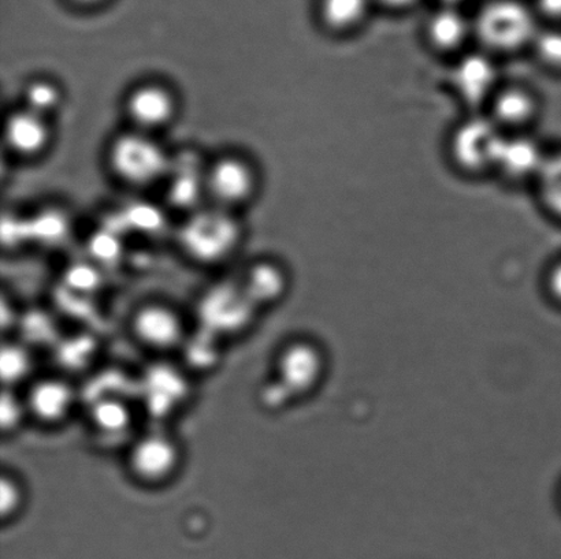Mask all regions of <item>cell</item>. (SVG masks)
I'll return each instance as SVG.
<instances>
[{
  "label": "cell",
  "instance_id": "7a4b0ae2",
  "mask_svg": "<svg viewBox=\"0 0 561 559\" xmlns=\"http://www.w3.org/2000/svg\"><path fill=\"white\" fill-rule=\"evenodd\" d=\"M504 131L486 113H467L449 130L445 152L456 172L481 178L492 174Z\"/></svg>",
  "mask_w": 561,
  "mask_h": 559
},
{
  "label": "cell",
  "instance_id": "8992f818",
  "mask_svg": "<svg viewBox=\"0 0 561 559\" xmlns=\"http://www.w3.org/2000/svg\"><path fill=\"white\" fill-rule=\"evenodd\" d=\"M240 238V229L230 211L213 207L191 218L183 230V244L197 261L217 263L232 254Z\"/></svg>",
  "mask_w": 561,
  "mask_h": 559
},
{
  "label": "cell",
  "instance_id": "4316f807",
  "mask_svg": "<svg viewBox=\"0 0 561 559\" xmlns=\"http://www.w3.org/2000/svg\"><path fill=\"white\" fill-rule=\"evenodd\" d=\"M546 288L549 298L561 304V259L549 266L546 273Z\"/></svg>",
  "mask_w": 561,
  "mask_h": 559
},
{
  "label": "cell",
  "instance_id": "7402d4cb",
  "mask_svg": "<svg viewBox=\"0 0 561 559\" xmlns=\"http://www.w3.org/2000/svg\"><path fill=\"white\" fill-rule=\"evenodd\" d=\"M24 107L32 109L33 113L43 115L48 118L55 109L62 104V91L53 81L36 80L32 81L24 91Z\"/></svg>",
  "mask_w": 561,
  "mask_h": 559
},
{
  "label": "cell",
  "instance_id": "44dd1931",
  "mask_svg": "<svg viewBox=\"0 0 561 559\" xmlns=\"http://www.w3.org/2000/svg\"><path fill=\"white\" fill-rule=\"evenodd\" d=\"M529 53L541 69L561 75V26L542 25Z\"/></svg>",
  "mask_w": 561,
  "mask_h": 559
},
{
  "label": "cell",
  "instance_id": "ac0fdd59",
  "mask_svg": "<svg viewBox=\"0 0 561 559\" xmlns=\"http://www.w3.org/2000/svg\"><path fill=\"white\" fill-rule=\"evenodd\" d=\"M289 283V273L283 266L276 261L262 260L250 266L240 287L257 308L277 304L288 293Z\"/></svg>",
  "mask_w": 561,
  "mask_h": 559
},
{
  "label": "cell",
  "instance_id": "ba28073f",
  "mask_svg": "<svg viewBox=\"0 0 561 559\" xmlns=\"http://www.w3.org/2000/svg\"><path fill=\"white\" fill-rule=\"evenodd\" d=\"M504 133H529L543 113V103L535 88L526 82L504 81L485 112Z\"/></svg>",
  "mask_w": 561,
  "mask_h": 559
},
{
  "label": "cell",
  "instance_id": "5b68a950",
  "mask_svg": "<svg viewBox=\"0 0 561 559\" xmlns=\"http://www.w3.org/2000/svg\"><path fill=\"white\" fill-rule=\"evenodd\" d=\"M327 370L323 349L308 339H296L279 350L274 364V381L290 399L305 398L321 385Z\"/></svg>",
  "mask_w": 561,
  "mask_h": 559
},
{
  "label": "cell",
  "instance_id": "5bb4252c",
  "mask_svg": "<svg viewBox=\"0 0 561 559\" xmlns=\"http://www.w3.org/2000/svg\"><path fill=\"white\" fill-rule=\"evenodd\" d=\"M179 112L178 97L159 82H146L130 91L126 98V114L136 130L153 135L168 128Z\"/></svg>",
  "mask_w": 561,
  "mask_h": 559
},
{
  "label": "cell",
  "instance_id": "603a6c76",
  "mask_svg": "<svg viewBox=\"0 0 561 559\" xmlns=\"http://www.w3.org/2000/svg\"><path fill=\"white\" fill-rule=\"evenodd\" d=\"M30 352L20 343H4L0 352V372L4 386L20 383L31 372Z\"/></svg>",
  "mask_w": 561,
  "mask_h": 559
},
{
  "label": "cell",
  "instance_id": "d4e9b609",
  "mask_svg": "<svg viewBox=\"0 0 561 559\" xmlns=\"http://www.w3.org/2000/svg\"><path fill=\"white\" fill-rule=\"evenodd\" d=\"M25 412H27L25 401L4 388L2 401H0V426H2L3 432L19 429Z\"/></svg>",
  "mask_w": 561,
  "mask_h": 559
},
{
  "label": "cell",
  "instance_id": "7c38bea8",
  "mask_svg": "<svg viewBox=\"0 0 561 559\" xmlns=\"http://www.w3.org/2000/svg\"><path fill=\"white\" fill-rule=\"evenodd\" d=\"M130 328L136 341L153 352H169L186 339L183 317L163 303L141 305L131 317Z\"/></svg>",
  "mask_w": 561,
  "mask_h": 559
},
{
  "label": "cell",
  "instance_id": "8fae6325",
  "mask_svg": "<svg viewBox=\"0 0 561 559\" xmlns=\"http://www.w3.org/2000/svg\"><path fill=\"white\" fill-rule=\"evenodd\" d=\"M181 464V451L172 436L152 432L131 446L128 465L130 474L145 485H163L172 479Z\"/></svg>",
  "mask_w": 561,
  "mask_h": 559
},
{
  "label": "cell",
  "instance_id": "6da1fadb",
  "mask_svg": "<svg viewBox=\"0 0 561 559\" xmlns=\"http://www.w3.org/2000/svg\"><path fill=\"white\" fill-rule=\"evenodd\" d=\"M472 22L476 47L497 59L530 51L542 26L530 0H482Z\"/></svg>",
  "mask_w": 561,
  "mask_h": 559
},
{
  "label": "cell",
  "instance_id": "30bf717a",
  "mask_svg": "<svg viewBox=\"0 0 561 559\" xmlns=\"http://www.w3.org/2000/svg\"><path fill=\"white\" fill-rule=\"evenodd\" d=\"M549 150L529 133H504L493 175L510 185H535L546 164Z\"/></svg>",
  "mask_w": 561,
  "mask_h": 559
},
{
  "label": "cell",
  "instance_id": "cb8c5ba5",
  "mask_svg": "<svg viewBox=\"0 0 561 559\" xmlns=\"http://www.w3.org/2000/svg\"><path fill=\"white\" fill-rule=\"evenodd\" d=\"M24 505V490L13 476L3 475L0 479V513L2 520L14 519Z\"/></svg>",
  "mask_w": 561,
  "mask_h": 559
},
{
  "label": "cell",
  "instance_id": "e0dca14e",
  "mask_svg": "<svg viewBox=\"0 0 561 559\" xmlns=\"http://www.w3.org/2000/svg\"><path fill=\"white\" fill-rule=\"evenodd\" d=\"M374 0H317L319 25L335 37H350L365 30L376 11Z\"/></svg>",
  "mask_w": 561,
  "mask_h": 559
},
{
  "label": "cell",
  "instance_id": "d6986e66",
  "mask_svg": "<svg viewBox=\"0 0 561 559\" xmlns=\"http://www.w3.org/2000/svg\"><path fill=\"white\" fill-rule=\"evenodd\" d=\"M533 186L542 210L561 222V148L549 150L546 164Z\"/></svg>",
  "mask_w": 561,
  "mask_h": 559
},
{
  "label": "cell",
  "instance_id": "9a60e30c",
  "mask_svg": "<svg viewBox=\"0 0 561 559\" xmlns=\"http://www.w3.org/2000/svg\"><path fill=\"white\" fill-rule=\"evenodd\" d=\"M75 403L73 387L58 377L33 383L25 398L27 412L46 426H57L68 419Z\"/></svg>",
  "mask_w": 561,
  "mask_h": 559
},
{
  "label": "cell",
  "instance_id": "f546056e",
  "mask_svg": "<svg viewBox=\"0 0 561 559\" xmlns=\"http://www.w3.org/2000/svg\"><path fill=\"white\" fill-rule=\"evenodd\" d=\"M71 2L84 5V8H93V5L102 4L103 2H106V0H71Z\"/></svg>",
  "mask_w": 561,
  "mask_h": 559
},
{
  "label": "cell",
  "instance_id": "3957f363",
  "mask_svg": "<svg viewBox=\"0 0 561 559\" xmlns=\"http://www.w3.org/2000/svg\"><path fill=\"white\" fill-rule=\"evenodd\" d=\"M449 90L467 113L485 112L494 93L502 86L499 59L481 48H471L450 60Z\"/></svg>",
  "mask_w": 561,
  "mask_h": 559
},
{
  "label": "cell",
  "instance_id": "ffe728a7",
  "mask_svg": "<svg viewBox=\"0 0 561 559\" xmlns=\"http://www.w3.org/2000/svg\"><path fill=\"white\" fill-rule=\"evenodd\" d=\"M91 421L101 434L123 435L131 424V414L128 405L118 398H102L93 404Z\"/></svg>",
  "mask_w": 561,
  "mask_h": 559
},
{
  "label": "cell",
  "instance_id": "9c48e42d",
  "mask_svg": "<svg viewBox=\"0 0 561 559\" xmlns=\"http://www.w3.org/2000/svg\"><path fill=\"white\" fill-rule=\"evenodd\" d=\"M205 194L214 207L232 211L255 196L257 175L252 164L240 156L217 159L205 173Z\"/></svg>",
  "mask_w": 561,
  "mask_h": 559
},
{
  "label": "cell",
  "instance_id": "83f0119b",
  "mask_svg": "<svg viewBox=\"0 0 561 559\" xmlns=\"http://www.w3.org/2000/svg\"><path fill=\"white\" fill-rule=\"evenodd\" d=\"M377 9L390 14H405L422 3V0H374Z\"/></svg>",
  "mask_w": 561,
  "mask_h": 559
},
{
  "label": "cell",
  "instance_id": "52a82bcc",
  "mask_svg": "<svg viewBox=\"0 0 561 559\" xmlns=\"http://www.w3.org/2000/svg\"><path fill=\"white\" fill-rule=\"evenodd\" d=\"M426 47L439 57L450 60L476 46L474 22L471 11L455 5L436 4L422 24Z\"/></svg>",
  "mask_w": 561,
  "mask_h": 559
},
{
  "label": "cell",
  "instance_id": "484cf974",
  "mask_svg": "<svg viewBox=\"0 0 561 559\" xmlns=\"http://www.w3.org/2000/svg\"><path fill=\"white\" fill-rule=\"evenodd\" d=\"M542 25L561 26V0H530Z\"/></svg>",
  "mask_w": 561,
  "mask_h": 559
},
{
  "label": "cell",
  "instance_id": "f1b7e54d",
  "mask_svg": "<svg viewBox=\"0 0 561 559\" xmlns=\"http://www.w3.org/2000/svg\"><path fill=\"white\" fill-rule=\"evenodd\" d=\"M437 4L455 5V8H465L471 2V0H436Z\"/></svg>",
  "mask_w": 561,
  "mask_h": 559
},
{
  "label": "cell",
  "instance_id": "2e32d148",
  "mask_svg": "<svg viewBox=\"0 0 561 559\" xmlns=\"http://www.w3.org/2000/svg\"><path fill=\"white\" fill-rule=\"evenodd\" d=\"M4 140L5 145L15 155L24 158L42 155L51 142L48 118L22 107L5 120Z\"/></svg>",
  "mask_w": 561,
  "mask_h": 559
},
{
  "label": "cell",
  "instance_id": "277c9868",
  "mask_svg": "<svg viewBox=\"0 0 561 559\" xmlns=\"http://www.w3.org/2000/svg\"><path fill=\"white\" fill-rule=\"evenodd\" d=\"M108 163L119 179L131 186H146L168 173L169 158L153 135L131 130L110 145Z\"/></svg>",
  "mask_w": 561,
  "mask_h": 559
},
{
  "label": "cell",
  "instance_id": "4fadbf2b",
  "mask_svg": "<svg viewBox=\"0 0 561 559\" xmlns=\"http://www.w3.org/2000/svg\"><path fill=\"white\" fill-rule=\"evenodd\" d=\"M256 306L247 298L240 283L217 288L202 300L199 306L203 328L208 333L236 334L249 326Z\"/></svg>",
  "mask_w": 561,
  "mask_h": 559
}]
</instances>
